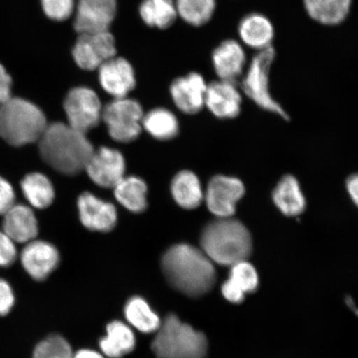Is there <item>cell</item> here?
Returning <instances> with one entry per match:
<instances>
[{"mask_svg": "<svg viewBox=\"0 0 358 358\" xmlns=\"http://www.w3.org/2000/svg\"><path fill=\"white\" fill-rule=\"evenodd\" d=\"M162 270L169 283L191 297L211 290L216 281L213 262L203 250L189 244H178L164 253Z\"/></svg>", "mask_w": 358, "mask_h": 358, "instance_id": "cell-1", "label": "cell"}, {"mask_svg": "<svg viewBox=\"0 0 358 358\" xmlns=\"http://www.w3.org/2000/svg\"><path fill=\"white\" fill-rule=\"evenodd\" d=\"M38 143L45 162L66 176L83 171L95 151L86 134L62 122L48 124Z\"/></svg>", "mask_w": 358, "mask_h": 358, "instance_id": "cell-2", "label": "cell"}, {"mask_svg": "<svg viewBox=\"0 0 358 358\" xmlns=\"http://www.w3.org/2000/svg\"><path fill=\"white\" fill-rule=\"evenodd\" d=\"M201 248L213 263L231 266L248 258L252 236L244 224L232 217H217L201 232Z\"/></svg>", "mask_w": 358, "mask_h": 358, "instance_id": "cell-3", "label": "cell"}, {"mask_svg": "<svg viewBox=\"0 0 358 358\" xmlns=\"http://www.w3.org/2000/svg\"><path fill=\"white\" fill-rule=\"evenodd\" d=\"M47 125L43 112L32 102L11 97L0 105V136L13 146L38 141Z\"/></svg>", "mask_w": 358, "mask_h": 358, "instance_id": "cell-4", "label": "cell"}, {"mask_svg": "<svg viewBox=\"0 0 358 358\" xmlns=\"http://www.w3.org/2000/svg\"><path fill=\"white\" fill-rule=\"evenodd\" d=\"M152 349L158 358H204L208 341L203 333L169 315L157 330Z\"/></svg>", "mask_w": 358, "mask_h": 358, "instance_id": "cell-5", "label": "cell"}, {"mask_svg": "<svg viewBox=\"0 0 358 358\" xmlns=\"http://www.w3.org/2000/svg\"><path fill=\"white\" fill-rule=\"evenodd\" d=\"M276 52L271 46L259 51L252 58L248 73L241 82V87L250 100H252L261 108L272 112L289 120L287 113L282 108L271 95L268 76L271 67L275 61Z\"/></svg>", "mask_w": 358, "mask_h": 358, "instance_id": "cell-6", "label": "cell"}, {"mask_svg": "<svg viewBox=\"0 0 358 358\" xmlns=\"http://www.w3.org/2000/svg\"><path fill=\"white\" fill-rule=\"evenodd\" d=\"M143 117L140 103L127 97L115 98L105 106L101 115L110 137L120 143L136 140L142 131Z\"/></svg>", "mask_w": 358, "mask_h": 358, "instance_id": "cell-7", "label": "cell"}, {"mask_svg": "<svg viewBox=\"0 0 358 358\" xmlns=\"http://www.w3.org/2000/svg\"><path fill=\"white\" fill-rule=\"evenodd\" d=\"M64 110L70 127L87 134L97 127L101 119V103L96 93L87 87H77L67 94Z\"/></svg>", "mask_w": 358, "mask_h": 358, "instance_id": "cell-8", "label": "cell"}, {"mask_svg": "<svg viewBox=\"0 0 358 358\" xmlns=\"http://www.w3.org/2000/svg\"><path fill=\"white\" fill-rule=\"evenodd\" d=\"M115 38L108 31L79 34L73 48V55L76 64L80 69L92 71L115 57Z\"/></svg>", "mask_w": 358, "mask_h": 358, "instance_id": "cell-9", "label": "cell"}, {"mask_svg": "<svg viewBox=\"0 0 358 358\" xmlns=\"http://www.w3.org/2000/svg\"><path fill=\"white\" fill-rule=\"evenodd\" d=\"M245 194L243 182L238 178L217 176L209 182L204 196L209 211L217 217H231L236 206Z\"/></svg>", "mask_w": 358, "mask_h": 358, "instance_id": "cell-10", "label": "cell"}, {"mask_svg": "<svg viewBox=\"0 0 358 358\" xmlns=\"http://www.w3.org/2000/svg\"><path fill=\"white\" fill-rule=\"evenodd\" d=\"M85 170L96 185L114 189L124 177V158L119 150L102 147L93 152Z\"/></svg>", "mask_w": 358, "mask_h": 358, "instance_id": "cell-11", "label": "cell"}, {"mask_svg": "<svg viewBox=\"0 0 358 358\" xmlns=\"http://www.w3.org/2000/svg\"><path fill=\"white\" fill-rule=\"evenodd\" d=\"M115 0H79L74 28L79 34L108 31L116 15Z\"/></svg>", "mask_w": 358, "mask_h": 358, "instance_id": "cell-12", "label": "cell"}, {"mask_svg": "<svg viewBox=\"0 0 358 358\" xmlns=\"http://www.w3.org/2000/svg\"><path fill=\"white\" fill-rule=\"evenodd\" d=\"M20 259L22 267L33 279H47L58 266L59 252L47 241L34 240L26 243L22 250Z\"/></svg>", "mask_w": 358, "mask_h": 358, "instance_id": "cell-13", "label": "cell"}, {"mask_svg": "<svg viewBox=\"0 0 358 358\" xmlns=\"http://www.w3.org/2000/svg\"><path fill=\"white\" fill-rule=\"evenodd\" d=\"M80 220L90 231L109 232L117 222L115 206L89 192L80 194L78 200Z\"/></svg>", "mask_w": 358, "mask_h": 358, "instance_id": "cell-14", "label": "cell"}, {"mask_svg": "<svg viewBox=\"0 0 358 358\" xmlns=\"http://www.w3.org/2000/svg\"><path fill=\"white\" fill-rule=\"evenodd\" d=\"M207 85L203 76L196 73L174 80L170 87L174 104L183 113H199L205 106Z\"/></svg>", "mask_w": 358, "mask_h": 358, "instance_id": "cell-15", "label": "cell"}, {"mask_svg": "<svg viewBox=\"0 0 358 358\" xmlns=\"http://www.w3.org/2000/svg\"><path fill=\"white\" fill-rule=\"evenodd\" d=\"M236 86V83L222 80L207 85L205 106L215 116L231 119L240 114L243 98Z\"/></svg>", "mask_w": 358, "mask_h": 358, "instance_id": "cell-16", "label": "cell"}, {"mask_svg": "<svg viewBox=\"0 0 358 358\" xmlns=\"http://www.w3.org/2000/svg\"><path fill=\"white\" fill-rule=\"evenodd\" d=\"M101 87L115 98H123L136 87L133 67L122 57H112L99 67Z\"/></svg>", "mask_w": 358, "mask_h": 358, "instance_id": "cell-17", "label": "cell"}, {"mask_svg": "<svg viewBox=\"0 0 358 358\" xmlns=\"http://www.w3.org/2000/svg\"><path fill=\"white\" fill-rule=\"evenodd\" d=\"M246 56L241 45L234 39L223 41L213 52L214 70L219 79L237 84L243 73Z\"/></svg>", "mask_w": 358, "mask_h": 358, "instance_id": "cell-18", "label": "cell"}, {"mask_svg": "<svg viewBox=\"0 0 358 358\" xmlns=\"http://www.w3.org/2000/svg\"><path fill=\"white\" fill-rule=\"evenodd\" d=\"M3 216V231L15 243H28L37 237V217L28 206L15 204Z\"/></svg>", "mask_w": 358, "mask_h": 358, "instance_id": "cell-19", "label": "cell"}, {"mask_svg": "<svg viewBox=\"0 0 358 358\" xmlns=\"http://www.w3.org/2000/svg\"><path fill=\"white\" fill-rule=\"evenodd\" d=\"M239 36L241 41L250 48L262 51L272 46L275 30L272 22L265 15L254 13L240 22Z\"/></svg>", "mask_w": 358, "mask_h": 358, "instance_id": "cell-20", "label": "cell"}, {"mask_svg": "<svg viewBox=\"0 0 358 358\" xmlns=\"http://www.w3.org/2000/svg\"><path fill=\"white\" fill-rule=\"evenodd\" d=\"M136 336L131 327L122 321H112L106 327V335L100 340L101 350L110 358H122L136 347Z\"/></svg>", "mask_w": 358, "mask_h": 358, "instance_id": "cell-21", "label": "cell"}, {"mask_svg": "<svg viewBox=\"0 0 358 358\" xmlns=\"http://www.w3.org/2000/svg\"><path fill=\"white\" fill-rule=\"evenodd\" d=\"M273 201L280 211L288 217L299 216L306 207L301 186L292 176L281 178L273 192Z\"/></svg>", "mask_w": 358, "mask_h": 358, "instance_id": "cell-22", "label": "cell"}, {"mask_svg": "<svg viewBox=\"0 0 358 358\" xmlns=\"http://www.w3.org/2000/svg\"><path fill=\"white\" fill-rule=\"evenodd\" d=\"M352 2V0H303L308 16L329 26L340 24L347 19Z\"/></svg>", "mask_w": 358, "mask_h": 358, "instance_id": "cell-23", "label": "cell"}, {"mask_svg": "<svg viewBox=\"0 0 358 358\" xmlns=\"http://www.w3.org/2000/svg\"><path fill=\"white\" fill-rule=\"evenodd\" d=\"M171 194L178 206L192 210L199 207L204 199L198 176L194 172H179L171 183Z\"/></svg>", "mask_w": 358, "mask_h": 358, "instance_id": "cell-24", "label": "cell"}, {"mask_svg": "<svg viewBox=\"0 0 358 358\" xmlns=\"http://www.w3.org/2000/svg\"><path fill=\"white\" fill-rule=\"evenodd\" d=\"M115 196L124 208L141 213L147 208V185L136 176L124 177L114 187Z\"/></svg>", "mask_w": 358, "mask_h": 358, "instance_id": "cell-25", "label": "cell"}, {"mask_svg": "<svg viewBox=\"0 0 358 358\" xmlns=\"http://www.w3.org/2000/svg\"><path fill=\"white\" fill-rule=\"evenodd\" d=\"M124 313L128 323L143 334L157 332L162 323L150 304L141 296L129 299L125 303Z\"/></svg>", "mask_w": 358, "mask_h": 358, "instance_id": "cell-26", "label": "cell"}, {"mask_svg": "<svg viewBox=\"0 0 358 358\" xmlns=\"http://www.w3.org/2000/svg\"><path fill=\"white\" fill-rule=\"evenodd\" d=\"M21 189L32 207L47 208L55 198V187L47 176L40 173L26 176L21 182Z\"/></svg>", "mask_w": 358, "mask_h": 358, "instance_id": "cell-27", "label": "cell"}, {"mask_svg": "<svg viewBox=\"0 0 358 358\" xmlns=\"http://www.w3.org/2000/svg\"><path fill=\"white\" fill-rule=\"evenodd\" d=\"M140 13L147 25L160 29L169 28L178 16L176 2L173 0H144Z\"/></svg>", "mask_w": 358, "mask_h": 358, "instance_id": "cell-28", "label": "cell"}, {"mask_svg": "<svg viewBox=\"0 0 358 358\" xmlns=\"http://www.w3.org/2000/svg\"><path fill=\"white\" fill-rule=\"evenodd\" d=\"M142 127L159 141L172 140L178 134L179 129L176 116L164 108L148 112L143 117Z\"/></svg>", "mask_w": 358, "mask_h": 358, "instance_id": "cell-29", "label": "cell"}, {"mask_svg": "<svg viewBox=\"0 0 358 358\" xmlns=\"http://www.w3.org/2000/svg\"><path fill=\"white\" fill-rule=\"evenodd\" d=\"M178 15L187 24L201 27L211 20L215 10L216 0H176Z\"/></svg>", "mask_w": 358, "mask_h": 358, "instance_id": "cell-30", "label": "cell"}, {"mask_svg": "<svg viewBox=\"0 0 358 358\" xmlns=\"http://www.w3.org/2000/svg\"><path fill=\"white\" fill-rule=\"evenodd\" d=\"M229 280L245 294L255 292L258 288L259 277L252 264L243 261L231 266Z\"/></svg>", "mask_w": 358, "mask_h": 358, "instance_id": "cell-31", "label": "cell"}, {"mask_svg": "<svg viewBox=\"0 0 358 358\" xmlns=\"http://www.w3.org/2000/svg\"><path fill=\"white\" fill-rule=\"evenodd\" d=\"M69 342L60 335H51L36 346L33 358H73Z\"/></svg>", "mask_w": 358, "mask_h": 358, "instance_id": "cell-32", "label": "cell"}, {"mask_svg": "<svg viewBox=\"0 0 358 358\" xmlns=\"http://www.w3.org/2000/svg\"><path fill=\"white\" fill-rule=\"evenodd\" d=\"M43 10L49 19L64 21L74 10V0H41Z\"/></svg>", "mask_w": 358, "mask_h": 358, "instance_id": "cell-33", "label": "cell"}, {"mask_svg": "<svg viewBox=\"0 0 358 358\" xmlns=\"http://www.w3.org/2000/svg\"><path fill=\"white\" fill-rule=\"evenodd\" d=\"M17 255L15 241L0 231V267L10 266L16 261Z\"/></svg>", "mask_w": 358, "mask_h": 358, "instance_id": "cell-34", "label": "cell"}, {"mask_svg": "<svg viewBox=\"0 0 358 358\" xmlns=\"http://www.w3.org/2000/svg\"><path fill=\"white\" fill-rule=\"evenodd\" d=\"M15 192L10 182L0 176V215L6 213L15 204Z\"/></svg>", "mask_w": 358, "mask_h": 358, "instance_id": "cell-35", "label": "cell"}, {"mask_svg": "<svg viewBox=\"0 0 358 358\" xmlns=\"http://www.w3.org/2000/svg\"><path fill=\"white\" fill-rule=\"evenodd\" d=\"M15 297L11 285L0 278V315H8L15 306Z\"/></svg>", "mask_w": 358, "mask_h": 358, "instance_id": "cell-36", "label": "cell"}, {"mask_svg": "<svg viewBox=\"0 0 358 358\" xmlns=\"http://www.w3.org/2000/svg\"><path fill=\"white\" fill-rule=\"evenodd\" d=\"M12 78L3 66L0 64V105L12 97Z\"/></svg>", "mask_w": 358, "mask_h": 358, "instance_id": "cell-37", "label": "cell"}, {"mask_svg": "<svg viewBox=\"0 0 358 358\" xmlns=\"http://www.w3.org/2000/svg\"><path fill=\"white\" fill-rule=\"evenodd\" d=\"M222 293L227 301L234 303L243 302L245 295L243 291L237 288L229 280H227L222 285Z\"/></svg>", "mask_w": 358, "mask_h": 358, "instance_id": "cell-38", "label": "cell"}, {"mask_svg": "<svg viewBox=\"0 0 358 358\" xmlns=\"http://www.w3.org/2000/svg\"><path fill=\"white\" fill-rule=\"evenodd\" d=\"M347 189L352 201H355V203L357 205L358 200V178L357 174L352 176L348 179Z\"/></svg>", "mask_w": 358, "mask_h": 358, "instance_id": "cell-39", "label": "cell"}, {"mask_svg": "<svg viewBox=\"0 0 358 358\" xmlns=\"http://www.w3.org/2000/svg\"><path fill=\"white\" fill-rule=\"evenodd\" d=\"M73 358H105L101 353L92 349H80L73 355Z\"/></svg>", "mask_w": 358, "mask_h": 358, "instance_id": "cell-40", "label": "cell"}]
</instances>
